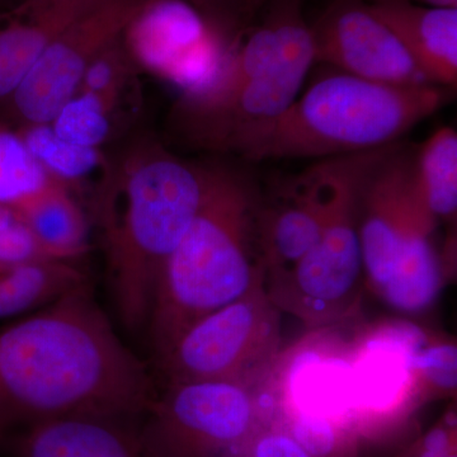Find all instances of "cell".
<instances>
[{
  "mask_svg": "<svg viewBox=\"0 0 457 457\" xmlns=\"http://www.w3.org/2000/svg\"><path fill=\"white\" fill-rule=\"evenodd\" d=\"M279 309L266 284L200 319L158 361L165 383L252 384L279 350Z\"/></svg>",
  "mask_w": 457,
  "mask_h": 457,
  "instance_id": "cell-6",
  "label": "cell"
},
{
  "mask_svg": "<svg viewBox=\"0 0 457 457\" xmlns=\"http://www.w3.org/2000/svg\"><path fill=\"white\" fill-rule=\"evenodd\" d=\"M125 101L137 99L106 97L80 90L59 111L51 128L62 140L99 149L119 129Z\"/></svg>",
  "mask_w": 457,
  "mask_h": 457,
  "instance_id": "cell-21",
  "label": "cell"
},
{
  "mask_svg": "<svg viewBox=\"0 0 457 457\" xmlns=\"http://www.w3.org/2000/svg\"><path fill=\"white\" fill-rule=\"evenodd\" d=\"M260 201V186L245 170L206 164L203 203L162 270L147 319L156 360L200 319L266 284Z\"/></svg>",
  "mask_w": 457,
  "mask_h": 457,
  "instance_id": "cell-3",
  "label": "cell"
},
{
  "mask_svg": "<svg viewBox=\"0 0 457 457\" xmlns=\"http://www.w3.org/2000/svg\"><path fill=\"white\" fill-rule=\"evenodd\" d=\"M104 0H14L0 7V104L47 47Z\"/></svg>",
  "mask_w": 457,
  "mask_h": 457,
  "instance_id": "cell-14",
  "label": "cell"
},
{
  "mask_svg": "<svg viewBox=\"0 0 457 457\" xmlns=\"http://www.w3.org/2000/svg\"><path fill=\"white\" fill-rule=\"evenodd\" d=\"M270 0H253V9L255 16H257L258 12L261 11L262 8H263L264 4H267Z\"/></svg>",
  "mask_w": 457,
  "mask_h": 457,
  "instance_id": "cell-31",
  "label": "cell"
},
{
  "mask_svg": "<svg viewBox=\"0 0 457 457\" xmlns=\"http://www.w3.org/2000/svg\"><path fill=\"white\" fill-rule=\"evenodd\" d=\"M369 4L395 33L429 82L456 89L457 8L427 7L394 0Z\"/></svg>",
  "mask_w": 457,
  "mask_h": 457,
  "instance_id": "cell-16",
  "label": "cell"
},
{
  "mask_svg": "<svg viewBox=\"0 0 457 457\" xmlns=\"http://www.w3.org/2000/svg\"><path fill=\"white\" fill-rule=\"evenodd\" d=\"M249 386L231 380L165 383L139 427L144 445L153 457H179L236 444L253 423Z\"/></svg>",
  "mask_w": 457,
  "mask_h": 457,
  "instance_id": "cell-10",
  "label": "cell"
},
{
  "mask_svg": "<svg viewBox=\"0 0 457 457\" xmlns=\"http://www.w3.org/2000/svg\"><path fill=\"white\" fill-rule=\"evenodd\" d=\"M253 457H311L291 436L270 433L255 444Z\"/></svg>",
  "mask_w": 457,
  "mask_h": 457,
  "instance_id": "cell-27",
  "label": "cell"
},
{
  "mask_svg": "<svg viewBox=\"0 0 457 457\" xmlns=\"http://www.w3.org/2000/svg\"><path fill=\"white\" fill-rule=\"evenodd\" d=\"M423 449L429 451H453V437L447 429H432L423 440Z\"/></svg>",
  "mask_w": 457,
  "mask_h": 457,
  "instance_id": "cell-28",
  "label": "cell"
},
{
  "mask_svg": "<svg viewBox=\"0 0 457 457\" xmlns=\"http://www.w3.org/2000/svg\"><path fill=\"white\" fill-rule=\"evenodd\" d=\"M416 152L394 144L368 171L359 195V236L363 278L378 296L418 237L436 233L437 221L420 196Z\"/></svg>",
  "mask_w": 457,
  "mask_h": 457,
  "instance_id": "cell-8",
  "label": "cell"
},
{
  "mask_svg": "<svg viewBox=\"0 0 457 457\" xmlns=\"http://www.w3.org/2000/svg\"><path fill=\"white\" fill-rule=\"evenodd\" d=\"M12 209L29 228L44 257L69 261L86 251V216L75 201L73 189L64 183L54 179Z\"/></svg>",
  "mask_w": 457,
  "mask_h": 457,
  "instance_id": "cell-17",
  "label": "cell"
},
{
  "mask_svg": "<svg viewBox=\"0 0 457 457\" xmlns=\"http://www.w3.org/2000/svg\"><path fill=\"white\" fill-rule=\"evenodd\" d=\"M311 29L314 62L371 82L432 84L368 0H333Z\"/></svg>",
  "mask_w": 457,
  "mask_h": 457,
  "instance_id": "cell-13",
  "label": "cell"
},
{
  "mask_svg": "<svg viewBox=\"0 0 457 457\" xmlns=\"http://www.w3.org/2000/svg\"><path fill=\"white\" fill-rule=\"evenodd\" d=\"M137 68L123 46L121 36L98 54L83 75L80 90L112 98H135Z\"/></svg>",
  "mask_w": 457,
  "mask_h": 457,
  "instance_id": "cell-23",
  "label": "cell"
},
{
  "mask_svg": "<svg viewBox=\"0 0 457 457\" xmlns=\"http://www.w3.org/2000/svg\"><path fill=\"white\" fill-rule=\"evenodd\" d=\"M33 158L54 179L75 189L93 186L96 196L106 182L112 162L97 147L69 143L57 137L50 123L16 129Z\"/></svg>",
  "mask_w": 457,
  "mask_h": 457,
  "instance_id": "cell-19",
  "label": "cell"
},
{
  "mask_svg": "<svg viewBox=\"0 0 457 457\" xmlns=\"http://www.w3.org/2000/svg\"><path fill=\"white\" fill-rule=\"evenodd\" d=\"M87 284L69 261L35 258L8 267L0 276V317L38 311Z\"/></svg>",
  "mask_w": 457,
  "mask_h": 457,
  "instance_id": "cell-18",
  "label": "cell"
},
{
  "mask_svg": "<svg viewBox=\"0 0 457 457\" xmlns=\"http://www.w3.org/2000/svg\"><path fill=\"white\" fill-rule=\"evenodd\" d=\"M393 145L341 156L335 196L317 243L286 278L266 287L278 309L293 312L306 326L333 323L356 303L365 279L359 236L360 187L370 168Z\"/></svg>",
  "mask_w": 457,
  "mask_h": 457,
  "instance_id": "cell-5",
  "label": "cell"
},
{
  "mask_svg": "<svg viewBox=\"0 0 457 457\" xmlns=\"http://www.w3.org/2000/svg\"><path fill=\"white\" fill-rule=\"evenodd\" d=\"M206 164L189 163L144 140L112 162L97 212L114 308L130 332L145 329L165 263L194 221Z\"/></svg>",
  "mask_w": 457,
  "mask_h": 457,
  "instance_id": "cell-2",
  "label": "cell"
},
{
  "mask_svg": "<svg viewBox=\"0 0 457 457\" xmlns=\"http://www.w3.org/2000/svg\"><path fill=\"white\" fill-rule=\"evenodd\" d=\"M156 393L88 284L0 327V442L60 418L137 420Z\"/></svg>",
  "mask_w": 457,
  "mask_h": 457,
  "instance_id": "cell-1",
  "label": "cell"
},
{
  "mask_svg": "<svg viewBox=\"0 0 457 457\" xmlns=\"http://www.w3.org/2000/svg\"><path fill=\"white\" fill-rule=\"evenodd\" d=\"M53 180L27 149L20 132L0 121V204L17 206Z\"/></svg>",
  "mask_w": 457,
  "mask_h": 457,
  "instance_id": "cell-22",
  "label": "cell"
},
{
  "mask_svg": "<svg viewBox=\"0 0 457 457\" xmlns=\"http://www.w3.org/2000/svg\"><path fill=\"white\" fill-rule=\"evenodd\" d=\"M216 29L237 38L255 17L253 0H189Z\"/></svg>",
  "mask_w": 457,
  "mask_h": 457,
  "instance_id": "cell-25",
  "label": "cell"
},
{
  "mask_svg": "<svg viewBox=\"0 0 457 457\" xmlns=\"http://www.w3.org/2000/svg\"><path fill=\"white\" fill-rule=\"evenodd\" d=\"M339 159H323L261 191L258 237L266 287L286 278L317 243L335 196Z\"/></svg>",
  "mask_w": 457,
  "mask_h": 457,
  "instance_id": "cell-12",
  "label": "cell"
},
{
  "mask_svg": "<svg viewBox=\"0 0 457 457\" xmlns=\"http://www.w3.org/2000/svg\"><path fill=\"white\" fill-rule=\"evenodd\" d=\"M137 71L170 84L179 99L200 97L224 71L236 40L189 0H144L121 35Z\"/></svg>",
  "mask_w": 457,
  "mask_h": 457,
  "instance_id": "cell-7",
  "label": "cell"
},
{
  "mask_svg": "<svg viewBox=\"0 0 457 457\" xmlns=\"http://www.w3.org/2000/svg\"><path fill=\"white\" fill-rule=\"evenodd\" d=\"M314 62L309 25L266 73L206 106H176L173 119L177 131L189 144L228 153L237 137L254 126L275 119L299 97Z\"/></svg>",
  "mask_w": 457,
  "mask_h": 457,
  "instance_id": "cell-11",
  "label": "cell"
},
{
  "mask_svg": "<svg viewBox=\"0 0 457 457\" xmlns=\"http://www.w3.org/2000/svg\"><path fill=\"white\" fill-rule=\"evenodd\" d=\"M12 457H153L135 420L78 416L49 420L13 433Z\"/></svg>",
  "mask_w": 457,
  "mask_h": 457,
  "instance_id": "cell-15",
  "label": "cell"
},
{
  "mask_svg": "<svg viewBox=\"0 0 457 457\" xmlns=\"http://www.w3.org/2000/svg\"><path fill=\"white\" fill-rule=\"evenodd\" d=\"M455 89L393 86L338 73L321 78L284 112L237 137L228 153L252 162L338 158L399 143Z\"/></svg>",
  "mask_w": 457,
  "mask_h": 457,
  "instance_id": "cell-4",
  "label": "cell"
},
{
  "mask_svg": "<svg viewBox=\"0 0 457 457\" xmlns=\"http://www.w3.org/2000/svg\"><path fill=\"white\" fill-rule=\"evenodd\" d=\"M414 170L420 196L433 219L456 227L457 134L453 128L438 129L414 155Z\"/></svg>",
  "mask_w": 457,
  "mask_h": 457,
  "instance_id": "cell-20",
  "label": "cell"
},
{
  "mask_svg": "<svg viewBox=\"0 0 457 457\" xmlns=\"http://www.w3.org/2000/svg\"><path fill=\"white\" fill-rule=\"evenodd\" d=\"M368 2H387V0H368ZM394 2L413 3V4L427 5V7L457 8V0H394Z\"/></svg>",
  "mask_w": 457,
  "mask_h": 457,
  "instance_id": "cell-29",
  "label": "cell"
},
{
  "mask_svg": "<svg viewBox=\"0 0 457 457\" xmlns=\"http://www.w3.org/2000/svg\"><path fill=\"white\" fill-rule=\"evenodd\" d=\"M311 457H326L335 450L336 432L327 417L300 411L294 420L293 436Z\"/></svg>",
  "mask_w": 457,
  "mask_h": 457,
  "instance_id": "cell-26",
  "label": "cell"
},
{
  "mask_svg": "<svg viewBox=\"0 0 457 457\" xmlns=\"http://www.w3.org/2000/svg\"><path fill=\"white\" fill-rule=\"evenodd\" d=\"M8 2H11V0H0V7H3V5L7 4Z\"/></svg>",
  "mask_w": 457,
  "mask_h": 457,
  "instance_id": "cell-32",
  "label": "cell"
},
{
  "mask_svg": "<svg viewBox=\"0 0 457 457\" xmlns=\"http://www.w3.org/2000/svg\"><path fill=\"white\" fill-rule=\"evenodd\" d=\"M143 2L104 0L75 21L0 104V121L14 129L51 123L79 92L90 62L122 35Z\"/></svg>",
  "mask_w": 457,
  "mask_h": 457,
  "instance_id": "cell-9",
  "label": "cell"
},
{
  "mask_svg": "<svg viewBox=\"0 0 457 457\" xmlns=\"http://www.w3.org/2000/svg\"><path fill=\"white\" fill-rule=\"evenodd\" d=\"M420 457H456L453 451H429L423 449Z\"/></svg>",
  "mask_w": 457,
  "mask_h": 457,
  "instance_id": "cell-30",
  "label": "cell"
},
{
  "mask_svg": "<svg viewBox=\"0 0 457 457\" xmlns=\"http://www.w3.org/2000/svg\"><path fill=\"white\" fill-rule=\"evenodd\" d=\"M409 374L422 386L453 393L456 390L457 347L455 343H432L413 348L407 356Z\"/></svg>",
  "mask_w": 457,
  "mask_h": 457,
  "instance_id": "cell-24",
  "label": "cell"
}]
</instances>
